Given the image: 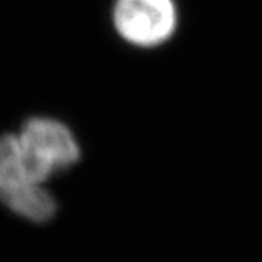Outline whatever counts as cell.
Returning <instances> with one entry per match:
<instances>
[{"mask_svg":"<svg viewBox=\"0 0 262 262\" xmlns=\"http://www.w3.org/2000/svg\"><path fill=\"white\" fill-rule=\"evenodd\" d=\"M19 142L38 182L67 169L79 160V145L67 125L48 117L29 119L19 131Z\"/></svg>","mask_w":262,"mask_h":262,"instance_id":"cell-1","label":"cell"},{"mask_svg":"<svg viewBox=\"0 0 262 262\" xmlns=\"http://www.w3.org/2000/svg\"><path fill=\"white\" fill-rule=\"evenodd\" d=\"M114 26L128 43L154 48L172 36L177 27L174 0H117Z\"/></svg>","mask_w":262,"mask_h":262,"instance_id":"cell-2","label":"cell"},{"mask_svg":"<svg viewBox=\"0 0 262 262\" xmlns=\"http://www.w3.org/2000/svg\"><path fill=\"white\" fill-rule=\"evenodd\" d=\"M0 201L16 215L36 223L48 221L57 209L55 199L43 183H24L0 190Z\"/></svg>","mask_w":262,"mask_h":262,"instance_id":"cell-3","label":"cell"}]
</instances>
